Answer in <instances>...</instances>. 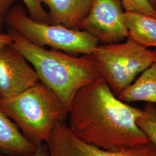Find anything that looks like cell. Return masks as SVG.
I'll return each mask as SVG.
<instances>
[{
	"instance_id": "cell-1",
	"label": "cell",
	"mask_w": 156,
	"mask_h": 156,
	"mask_svg": "<svg viewBox=\"0 0 156 156\" xmlns=\"http://www.w3.org/2000/svg\"><path fill=\"white\" fill-rule=\"evenodd\" d=\"M144 111L119 100L101 76L75 95L68 126L84 142L108 151L134 147L150 140L137 124Z\"/></svg>"
},
{
	"instance_id": "cell-2",
	"label": "cell",
	"mask_w": 156,
	"mask_h": 156,
	"mask_svg": "<svg viewBox=\"0 0 156 156\" xmlns=\"http://www.w3.org/2000/svg\"><path fill=\"white\" fill-rule=\"evenodd\" d=\"M11 46L33 67L39 81L49 87L69 110L78 91L102 76L91 55L76 57L48 50L9 29Z\"/></svg>"
},
{
	"instance_id": "cell-3",
	"label": "cell",
	"mask_w": 156,
	"mask_h": 156,
	"mask_svg": "<svg viewBox=\"0 0 156 156\" xmlns=\"http://www.w3.org/2000/svg\"><path fill=\"white\" fill-rule=\"evenodd\" d=\"M0 109L35 146L46 144L57 122L66 121L69 110L39 81L22 93L0 98Z\"/></svg>"
},
{
	"instance_id": "cell-4",
	"label": "cell",
	"mask_w": 156,
	"mask_h": 156,
	"mask_svg": "<svg viewBox=\"0 0 156 156\" xmlns=\"http://www.w3.org/2000/svg\"><path fill=\"white\" fill-rule=\"evenodd\" d=\"M5 23L9 29L34 45L48 46L73 55H91L99 45L94 37L83 30L34 20L26 8L20 5L10 8L6 15Z\"/></svg>"
},
{
	"instance_id": "cell-5",
	"label": "cell",
	"mask_w": 156,
	"mask_h": 156,
	"mask_svg": "<svg viewBox=\"0 0 156 156\" xmlns=\"http://www.w3.org/2000/svg\"><path fill=\"white\" fill-rule=\"evenodd\" d=\"M91 56L117 97L140 73L156 62V49H148L128 38L122 44L99 45Z\"/></svg>"
},
{
	"instance_id": "cell-6",
	"label": "cell",
	"mask_w": 156,
	"mask_h": 156,
	"mask_svg": "<svg viewBox=\"0 0 156 156\" xmlns=\"http://www.w3.org/2000/svg\"><path fill=\"white\" fill-rule=\"evenodd\" d=\"M46 144L50 156H156V146L151 141L116 151L101 149L79 139L66 121L56 123Z\"/></svg>"
},
{
	"instance_id": "cell-7",
	"label": "cell",
	"mask_w": 156,
	"mask_h": 156,
	"mask_svg": "<svg viewBox=\"0 0 156 156\" xmlns=\"http://www.w3.org/2000/svg\"><path fill=\"white\" fill-rule=\"evenodd\" d=\"M124 12L121 0H93L79 29L104 44L119 43L128 38Z\"/></svg>"
},
{
	"instance_id": "cell-8",
	"label": "cell",
	"mask_w": 156,
	"mask_h": 156,
	"mask_svg": "<svg viewBox=\"0 0 156 156\" xmlns=\"http://www.w3.org/2000/svg\"><path fill=\"white\" fill-rule=\"evenodd\" d=\"M29 64L11 45L0 48V98L19 94L39 82Z\"/></svg>"
},
{
	"instance_id": "cell-9",
	"label": "cell",
	"mask_w": 156,
	"mask_h": 156,
	"mask_svg": "<svg viewBox=\"0 0 156 156\" xmlns=\"http://www.w3.org/2000/svg\"><path fill=\"white\" fill-rule=\"evenodd\" d=\"M48 6L50 23L80 30L79 25L88 14L93 0H42Z\"/></svg>"
},
{
	"instance_id": "cell-10",
	"label": "cell",
	"mask_w": 156,
	"mask_h": 156,
	"mask_svg": "<svg viewBox=\"0 0 156 156\" xmlns=\"http://www.w3.org/2000/svg\"><path fill=\"white\" fill-rule=\"evenodd\" d=\"M36 147L0 109V149L14 156H31Z\"/></svg>"
},
{
	"instance_id": "cell-11",
	"label": "cell",
	"mask_w": 156,
	"mask_h": 156,
	"mask_svg": "<svg viewBox=\"0 0 156 156\" xmlns=\"http://www.w3.org/2000/svg\"><path fill=\"white\" fill-rule=\"evenodd\" d=\"M128 38L145 48H156V17L142 13L124 12Z\"/></svg>"
},
{
	"instance_id": "cell-12",
	"label": "cell",
	"mask_w": 156,
	"mask_h": 156,
	"mask_svg": "<svg viewBox=\"0 0 156 156\" xmlns=\"http://www.w3.org/2000/svg\"><path fill=\"white\" fill-rule=\"evenodd\" d=\"M117 98L126 103L143 101L156 104V62L145 70Z\"/></svg>"
},
{
	"instance_id": "cell-13",
	"label": "cell",
	"mask_w": 156,
	"mask_h": 156,
	"mask_svg": "<svg viewBox=\"0 0 156 156\" xmlns=\"http://www.w3.org/2000/svg\"><path fill=\"white\" fill-rule=\"evenodd\" d=\"M143 111V115L137 119L136 124L156 146V105L147 103Z\"/></svg>"
},
{
	"instance_id": "cell-14",
	"label": "cell",
	"mask_w": 156,
	"mask_h": 156,
	"mask_svg": "<svg viewBox=\"0 0 156 156\" xmlns=\"http://www.w3.org/2000/svg\"><path fill=\"white\" fill-rule=\"evenodd\" d=\"M24 4L28 15L38 22L50 23L49 15L42 5V0H22Z\"/></svg>"
},
{
	"instance_id": "cell-15",
	"label": "cell",
	"mask_w": 156,
	"mask_h": 156,
	"mask_svg": "<svg viewBox=\"0 0 156 156\" xmlns=\"http://www.w3.org/2000/svg\"><path fill=\"white\" fill-rule=\"evenodd\" d=\"M126 12L145 13L156 17V10L149 0H121Z\"/></svg>"
},
{
	"instance_id": "cell-16",
	"label": "cell",
	"mask_w": 156,
	"mask_h": 156,
	"mask_svg": "<svg viewBox=\"0 0 156 156\" xmlns=\"http://www.w3.org/2000/svg\"><path fill=\"white\" fill-rule=\"evenodd\" d=\"M15 0H0V33L5 24V17Z\"/></svg>"
},
{
	"instance_id": "cell-17",
	"label": "cell",
	"mask_w": 156,
	"mask_h": 156,
	"mask_svg": "<svg viewBox=\"0 0 156 156\" xmlns=\"http://www.w3.org/2000/svg\"><path fill=\"white\" fill-rule=\"evenodd\" d=\"M31 156H50L46 144H42L36 147V150Z\"/></svg>"
},
{
	"instance_id": "cell-18",
	"label": "cell",
	"mask_w": 156,
	"mask_h": 156,
	"mask_svg": "<svg viewBox=\"0 0 156 156\" xmlns=\"http://www.w3.org/2000/svg\"><path fill=\"white\" fill-rule=\"evenodd\" d=\"M12 38L9 34H2L0 33V48L6 45H11Z\"/></svg>"
},
{
	"instance_id": "cell-19",
	"label": "cell",
	"mask_w": 156,
	"mask_h": 156,
	"mask_svg": "<svg viewBox=\"0 0 156 156\" xmlns=\"http://www.w3.org/2000/svg\"><path fill=\"white\" fill-rule=\"evenodd\" d=\"M151 5L153 6V8L156 10V0H149Z\"/></svg>"
},
{
	"instance_id": "cell-20",
	"label": "cell",
	"mask_w": 156,
	"mask_h": 156,
	"mask_svg": "<svg viewBox=\"0 0 156 156\" xmlns=\"http://www.w3.org/2000/svg\"><path fill=\"white\" fill-rule=\"evenodd\" d=\"M0 156H4V155H2V154H0Z\"/></svg>"
}]
</instances>
